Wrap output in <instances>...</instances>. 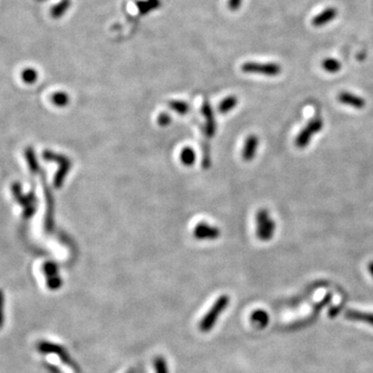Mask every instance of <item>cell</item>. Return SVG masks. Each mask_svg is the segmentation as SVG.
I'll list each match as a JSON object with an SVG mask.
<instances>
[{
    "mask_svg": "<svg viewBox=\"0 0 373 373\" xmlns=\"http://www.w3.org/2000/svg\"><path fill=\"white\" fill-rule=\"evenodd\" d=\"M168 106L171 110L180 115H185L190 111L189 104L185 101H179V99H171L168 102Z\"/></svg>",
    "mask_w": 373,
    "mask_h": 373,
    "instance_id": "d6986e66",
    "label": "cell"
},
{
    "mask_svg": "<svg viewBox=\"0 0 373 373\" xmlns=\"http://www.w3.org/2000/svg\"><path fill=\"white\" fill-rule=\"evenodd\" d=\"M368 270H369V272H370V274H371V276L373 277V261H371V262L368 264Z\"/></svg>",
    "mask_w": 373,
    "mask_h": 373,
    "instance_id": "4316f807",
    "label": "cell"
},
{
    "mask_svg": "<svg viewBox=\"0 0 373 373\" xmlns=\"http://www.w3.org/2000/svg\"><path fill=\"white\" fill-rule=\"evenodd\" d=\"M22 79L24 82L32 84L38 79V72L35 69H26L22 72Z\"/></svg>",
    "mask_w": 373,
    "mask_h": 373,
    "instance_id": "603a6c76",
    "label": "cell"
},
{
    "mask_svg": "<svg viewBox=\"0 0 373 373\" xmlns=\"http://www.w3.org/2000/svg\"><path fill=\"white\" fill-rule=\"evenodd\" d=\"M337 14H338V11L335 7H327L326 10L321 11L319 14L313 17V19L311 20L312 26L314 27L325 26V25H327L328 23L335 20Z\"/></svg>",
    "mask_w": 373,
    "mask_h": 373,
    "instance_id": "8fae6325",
    "label": "cell"
},
{
    "mask_svg": "<svg viewBox=\"0 0 373 373\" xmlns=\"http://www.w3.org/2000/svg\"><path fill=\"white\" fill-rule=\"evenodd\" d=\"M323 128V120L319 116H315L308 121V123L300 131L295 137V146L298 148H305L311 142L312 137L319 133Z\"/></svg>",
    "mask_w": 373,
    "mask_h": 373,
    "instance_id": "3957f363",
    "label": "cell"
},
{
    "mask_svg": "<svg viewBox=\"0 0 373 373\" xmlns=\"http://www.w3.org/2000/svg\"><path fill=\"white\" fill-rule=\"evenodd\" d=\"M154 368L156 373H169L168 364L163 356L159 355L154 360Z\"/></svg>",
    "mask_w": 373,
    "mask_h": 373,
    "instance_id": "44dd1931",
    "label": "cell"
},
{
    "mask_svg": "<svg viewBox=\"0 0 373 373\" xmlns=\"http://www.w3.org/2000/svg\"><path fill=\"white\" fill-rule=\"evenodd\" d=\"M157 123H159V126H161V127H167V126H169V124L171 123L172 118H171V116L168 113L162 112V113H160L159 116H157Z\"/></svg>",
    "mask_w": 373,
    "mask_h": 373,
    "instance_id": "cb8c5ba5",
    "label": "cell"
},
{
    "mask_svg": "<svg viewBox=\"0 0 373 373\" xmlns=\"http://www.w3.org/2000/svg\"><path fill=\"white\" fill-rule=\"evenodd\" d=\"M337 98L340 103L347 106H352L355 108V109H362V108H364L365 105H366V102H365L363 98L353 95L352 93H348V91H342V93L338 95Z\"/></svg>",
    "mask_w": 373,
    "mask_h": 373,
    "instance_id": "7c38bea8",
    "label": "cell"
},
{
    "mask_svg": "<svg viewBox=\"0 0 373 373\" xmlns=\"http://www.w3.org/2000/svg\"><path fill=\"white\" fill-rule=\"evenodd\" d=\"M238 103V98L236 96H228L225 98H223L219 104L218 110L220 113L225 114L234 110Z\"/></svg>",
    "mask_w": 373,
    "mask_h": 373,
    "instance_id": "2e32d148",
    "label": "cell"
},
{
    "mask_svg": "<svg viewBox=\"0 0 373 373\" xmlns=\"http://www.w3.org/2000/svg\"><path fill=\"white\" fill-rule=\"evenodd\" d=\"M242 71L247 74H260L263 76L275 77L281 73L280 64L275 62L248 61L242 65Z\"/></svg>",
    "mask_w": 373,
    "mask_h": 373,
    "instance_id": "277c9868",
    "label": "cell"
},
{
    "mask_svg": "<svg viewBox=\"0 0 373 373\" xmlns=\"http://www.w3.org/2000/svg\"><path fill=\"white\" fill-rule=\"evenodd\" d=\"M230 298L228 295L223 294L217 298L211 309L207 311V313L202 317V319L199 322V329L203 333H209V332L215 327L216 322L218 321L220 315L222 312L226 310V308L229 305Z\"/></svg>",
    "mask_w": 373,
    "mask_h": 373,
    "instance_id": "6da1fadb",
    "label": "cell"
},
{
    "mask_svg": "<svg viewBox=\"0 0 373 373\" xmlns=\"http://www.w3.org/2000/svg\"><path fill=\"white\" fill-rule=\"evenodd\" d=\"M256 236L262 242H269L276 230V222L274 221L268 210L261 209L256 213Z\"/></svg>",
    "mask_w": 373,
    "mask_h": 373,
    "instance_id": "7a4b0ae2",
    "label": "cell"
},
{
    "mask_svg": "<svg viewBox=\"0 0 373 373\" xmlns=\"http://www.w3.org/2000/svg\"><path fill=\"white\" fill-rule=\"evenodd\" d=\"M2 303H3V296H2V294L0 293V326H1V322H2Z\"/></svg>",
    "mask_w": 373,
    "mask_h": 373,
    "instance_id": "484cf974",
    "label": "cell"
},
{
    "mask_svg": "<svg viewBox=\"0 0 373 373\" xmlns=\"http://www.w3.org/2000/svg\"><path fill=\"white\" fill-rule=\"evenodd\" d=\"M71 0H61L58 3H56L51 10V16L54 19H59L66 13V11L70 8Z\"/></svg>",
    "mask_w": 373,
    "mask_h": 373,
    "instance_id": "e0dca14e",
    "label": "cell"
},
{
    "mask_svg": "<svg viewBox=\"0 0 373 373\" xmlns=\"http://www.w3.org/2000/svg\"><path fill=\"white\" fill-rule=\"evenodd\" d=\"M201 112L203 114V118L205 120L204 123V134L207 138H212L215 136L216 132H217V121H216V118L214 114V110L209 101L203 102Z\"/></svg>",
    "mask_w": 373,
    "mask_h": 373,
    "instance_id": "ba28073f",
    "label": "cell"
},
{
    "mask_svg": "<svg viewBox=\"0 0 373 373\" xmlns=\"http://www.w3.org/2000/svg\"><path fill=\"white\" fill-rule=\"evenodd\" d=\"M242 4V0H228V6L231 11H236Z\"/></svg>",
    "mask_w": 373,
    "mask_h": 373,
    "instance_id": "d4e9b609",
    "label": "cell"
},
{
    "mask_svg": "<svg viewBox=\"0 0 373 373\" xmlns=\"http://www.w3.org/2000/svg\"><path fill=\"white\" fill-rule=\"evenodd\" d=\"M44 156H45V159L46 160H50V161L59 163L60 168L56 173L54 185H55L56 188H60L63 185V181H64L65 177H68V173H69L70 169L72 168V162H71V160L69 159L68 157H64V156H61V155H57V154H55L53 152H49V151L45 152Z\"/></svg>",
    "mask_w": 373,
    "mask_h": 373,
    "instance_id": "5b68a950",
    "label": "cell"
},
{
    "mask_svg": "<svg viewBox=\"0 0 373 373\" xmlns=\"http://www.w3.org/2000/svg\"><path fill=\"white\" fill-rule=\"evenodd\" d=\"M193 235L199 240H215L220 237L221 230L206 222H199L194 227Z\"/></svg>",
    "mask_w": 373,
    "mask_h": 373,
    "instance_id": "52a82bcc",
    "label": "cell"
},
{
    "mask_svg": "<svg viewBox=\"0 0 373 373\" xmlns=\"http://www.w3.org/2000/svg\"><path fill=\"white\" fill-rule=\"evenodd\" d=\"M179 160L182 164L187 166V167H191V166L194 165V163L196 162V153L194 148L190 146H186L182 148L179 154Z\"/></svg>",
    "mask_w": 373,
    "mask_h": 373,
    "instance_id": "9a60e30c",
    "label": "cell"
},
{
    "mask_svg": "<svg viewBox=\"0 0 373 373\" xmlns=\"http://www.w3.org/2000/svg\"><path fill=\"white\" fill-rule=\"evenodd\" d=\"M322 69L328 73H337L341 70V63L335 58H327L321 62Z\"/></svg>",
    "mask_w": 373,
    "mask_h": 373,
    "instance_id": "ffe728a7",
    "label": "cell"
},
{
    "mask_svg": "<svg viewBox=\"0 0 373 373\" xmlns=\"http://www.w3.org/2000/svg\"><path fill=\"white\" fill-rule=\"evenodd\" d=\"M127 373H134V370H130V371H128Z\"/></svg>",
    "mask_w": 373,
    "mask_h": 373,
    "instance_id": "83f0119b",
    "label": "cell"
},
{
    "mask_svg": "<svg viewBox=\"0 0 373 373\" xmlns=\"http://www.w3.org/2000/svg\"><path fill=\"white\" fill-rule=\"evenodd\" d=\"M251 321L257 328L263 329L267 327L270 322L269 313L264 310H256L251 315Z\"/></svg>",
    "mask_w": 373,
    "mask_h": 373,
    "instance_id": "5bb4252c",
    "label": "cell"
},
{
    "mask_svg": "<svg viewBox=\"0 0 373 373\" xmlns=\"http://www.w3.org/2000/svg\"><path fill=\"white\" fill-rule=\"evenodd\" d=\"M45 274L47 278V285L50 289L56 290L62 285V280L59 275L57 265L53 262H48L45 264Z\"/></svg>",
    "mask_w": 373,
    "mask_h": 373,
    "instance_id": "9c48e42d",
    "label": "cell"
},
{
    "mask_svg": "<svg viewBox=\"0 0 373 373\" xmlns=\"http://www.w3.org/2000/svg\"><path fill=\"white\" fill-rule=\"evenodd\" d=\"M138 11L141 15L147 14L152 12L155 8L159 7L161 4V0H145V1H137L136 2Z\"/></svg>",
    "mask_w": 373,
    "mask_h": 373,
    "instance_id": "ac0fdd59",
    "label": "cell"
},
{
    "mask_svg": "<svg viewBox=\"0 0 373 373\" xmlns=\"http://www.w3.org/2000/svg\"><path fill=\"white\" fill-rule=\"evenodd\" d=\"M39 351L41 352V353H54V354H57L58 358L61 360V362H63L64 364L68 365L69 367H71L73 370H75L77 373H80L79 367L77 366L76 363H75L72 360L69 353L66 352L62 346L58 345V344H55V343H52V342L43 341V342H40L39 344Z\"/></svg>",
    "mask_w": 373,
    "mask_h": 373,
    "instance_id": "8992f818",
    "label": "cell"
},
{
    "mask_svg": "<svg viewBox=\"0 0 373 373\" xmlns=\"http://www.w3.org/2000/svg\"><path fill=\"white\" fill-rule=\"evenodd\" d=\"M52 102L58 107H63L69 104L70 97L68 94L62 93V91H58V93H55L52 96Z\"/></svg>",
    "mask_w": 373,
    "mask_h": 373,
    "instance_id": "7402d4cb",
    "label": "cell"
},
{
    "mask_svg": "<svg viewBox=\"0 0 373 373\" xmlns=\"http://www.w3.org/2000/svg\"><path fill=\"white\" fill-rule=\"evenodd\" d=\"M37 1H45V0H37Z\"/></svg>",
    "mask_w": 373,
    "mask_h": 373,
    "instance_id": "f1b7e54d",
    "label": "cell"
},
{
    "mask_svg": "<svg viewBox=\"0 0 373 373\" xmlns=\"http://www.w3.org/2000/svg\"><path fill=\"white\" fill-rule=\"evenodd\" d=\"M345 317L351 320L367 322L369 323V325L373 326V313L362 312V311H356V310H348L345 312Z\"/></svg>",
    "mask_w": 373,
    "mask_h": 373,
    "instance_id": "4fadbf2b",
    "label": "cell"
},
{
    "mask_svg": "<svg viewBox=\"0 0 373 373\" xmlns=\"http://www.w3.org/2000/svg\"><path fill=\"white\" fill-rule=\"evenodd\" d=\"M258 145H259V138L256 135H250L246 138L245 144L243 147V152H242V157L244 161L251 162L254 159Z\"/></svg>",
    "mask_w": 373,
    "mask_h": 373,
    "instance_id": "30bf717a",
    "label": "cell"
}]
</instances>
